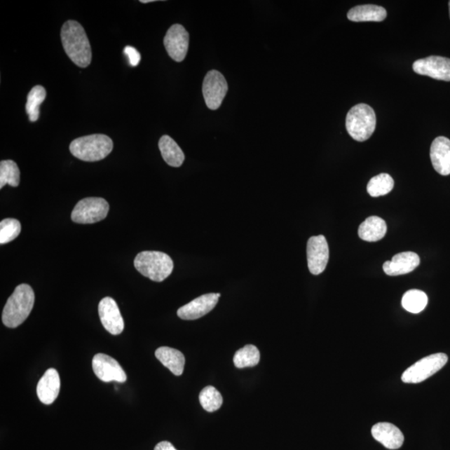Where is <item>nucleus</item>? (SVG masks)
Wrapping results in <instances>:
<instances>
[{
	"label": "nucleus",
	"mask_w": 450,
	"mask_h": 450,
	"mask_svg": "<svg viewBox=\"0 0 450 450\" xmlns=\"http://www.w3.org/2000/svg\"><path fill=\"white\" fill-rule=\"evenodd\" d=\"M432 165L436 172L443 176L450 175V139L439 136L433 141L430 147Z\"/></svg>",
	"instance_id": "15"
},
{
	"label": "nucleus",
	"mask_w": 450,
	"mask_h": 450,
	"mask_svg": "<svg viewBox=\"0 0 450 450\" xmlns=\"http://www.w3.org/2000/svg\"><path fill=\"white\" fill-rule=\"evenodd\" d=\"M200 404L207 412H214L221 407L223 397L213 386H207L200 392Z\"/></svg>",
	"instance_id": "28"
},
{
	"label": "nucleus",
	"mask_w": 450,
	"mask_h": 450,
	"mask_svg": "<svg viewBox=\"0 0 450 450\" xmlns=\"http://www.w3.org/2000/svg\"><path fill=\"white\" fill-rule=\"evenodd\" d=\"M220 294H207L193 299V301L185 304L179 308L177 312L180 319L184 320H195L209 314L218 304Z\"/></svg>",
	"instance_id": "14"
},
{
	"label": "nucleus",
	"mask_w": 450,
	"mask_h": 450,
	"mask_svg": "<svg viewBox=\"0 0 450 450\" xmlns=\"http://www.w3.org/2000/svg\"><path fill=\"white\" fill-rule=\"evenodd\" d=\"M154 450H177L175 448L174 445L168 441H163V442L158 443Z\"/></svg>",
	"instance_id": "31"
},
{
	"label": "nucleus",
	"mask_w": 450,
	"mask_h": 450,
	"mask_svg": "<svg viewBox=\"0 0 450 450\" xmlns=\"http://www.w3.org/2000/svg\"><path fill=\"white\" fill-rule=\"evenodd\" d=\"M449 16H450V1L449 2Z\"/></svg>",
	"instance_id": "33"
},
{
	"label": "nucleus",
	"mask_w": 450,
	"mask_h": 450,
	"mask_svg": "<svg viewBox=\"0 0 450 450\" xmlns=\"http://www.w3.org/2000/svg\"><path fill=\"white\" fill-rule=\"evenodd\" d=\"M358 233L361 240L367 242H376L386 236L387 224L383 219L377 217V216H371L360 225Z\"/></svg>",
	"instance_id": "19"
},
{
	"label": "nucleus",
	"mask_w": 450,
	"mask_h": 450,
	"mask_svg": "<svg viewBox=\"0 0 450 450\" xmlns=\"http://www.w3.org/2000/svg\"><path fill=\"white\" fill-rule=\"evenodd\" d=\"M329 250L327 240L324 236L310 238L307 244L308 267L312 275L323 273L327 266Z\"/></svg>",
	"instance_id": "9"
},
{
	"label": "nucleus",
	"mask_w": 450,
	"mask_h": 450,
	"mask_svg": "<svg viewBox=\"0 0 450 450\" xmlns=\"http://www.w3.org/2000/svg\"><path fill=\"white\" fill-rule=\"evenodd\" d=\"M34 292L29 285L16 287L4 308L2 321L8 328H17L27 319L33 310Z\"/></svg>",
	"instance_id": "2"
},
{
	"label": "nucleus",
	"mask_w": 450,
	"mask_h": 450,
	"mask_svg": "<svg viewBox=\"0 0 450 450\" xmlns=\"http://www.w3.org/2000/svg\"><path fill=\"white\" fill-rule=\"evenodd\" d=\"M428 296L425 292L418 289L407 291L402 298V306L406 311L418 314L426 308Z\"/></svg>",
	"instance_id": "24"
},
{
	"label": "nucleus",
	"mask_w": 450,
	"mask_h": 450,
	"mask_svg": "<svg viewBox=\"0 0 450 450\" xmlns=\"http://www.w3.org/2000/svg\"><path fill=\"white\" fill-rule=\"evenodd\" d=\"M189 34L184 26L176 24L167 31L164 45L168 54L176 62H182L187 55Z\"/></svg>",
	"instance_id": "12"
},
{
	"label": "nucleus",
	"mask_w": 450,
	"mask_h": 450,
	"mask_svg": "<svg viewBox=\"0 0 450 450\" xmlns=\"http://www.w3.org/2000/svg\"><path fill=\"white\" fill-rule=\"evenodd\" d=\"M260 354L257 347L248 345L240 348L233 357V364L238 369L254 367L259 363Z\"/></svg>",
	"instance_id": "26"
},
{
	"label": "nucleus",
	"mask_w": 450,
	"mask_h": 450,
	"mask_svg": "<svg viewBox=\"0 0 450 450\" xmlns=\"http://www.w3.org/2000/svg\"><path fill=\"white\" fill-rule=\"evenodd\" d=\"M162 157L168 165L172 167H180L185 160L183 150L180 149L178 144L168 135L161 137L158 142Z\"/></svg>",
	"instance_id": "22"
},
{
	"label": "nucleus",
	"mask_w": 450,
	"mask_h": 450,
	"mask_svg": "<svg viewBox=\"0 0 450 450\" xmlns=\"http://www.w3.org/2000/svg\"><path fill=\"white\" fill-rule=\"evenodd\" d=\"M60 390V379L58 371L55 369H48L39 379L37 386V395L43 404L50 405L58 398Z\"/></svg>",
	"instance_id": "18"
},
{
	"label": "nucleus",
	"mask_w": 450,
	"mask_h": 450,
	"mask_svg": "<svg viewBox=\"0 0 450 450\" xmlns=\"http://www.w3.org/2000/svg\"><path fill=\"white\" fill-rule=\"evenodd\" d=\"M447 362L448 356L444 353L425 357L406 369L401 379L406 383H421L439 371Z\"/></svg>",
	"instance_id": "6"
},
{
	"label": "nucleus",
	"mask_w": 450,
	"mask_h": 450,
	"mask_svg": "<svg viewBox=\"0 0 450 450\" xmlns=\"http://www.w3.org/2000/svg\"><path fill=\"white\" fill-rule=\"evenodd\" d=\"M346 126L351 138L364 142L372 136L376 127L374 110L366 104L354 106L347 114Z\"/></svg>",
	"instance_id": "5"
},
{
	"label": "nucleus",
	"mask_w": 450,
	"mask_h": 450,
	"mask_svg": "<svg viewBox=\"0 0 450 450\" xmlns=\"http://www.w3.org/2000/svg\"><path fill=\"white\" fill-rule=\"evenodd\" d=\"M125 54L127 55L128 59L130 60V64L132 66H137L139 64L141 56L138 50L134 47L126 46L123 50Z\"/></svg>",
	"instance_id": "30"
},
{
	"label": "nucleus",
	"mask_w": 450,
	"mask_h": 450,
	"mask_svg": "<svg viewBox=\"0 0 450 450\" xmlns=\"http://www.w3.org/2000/svg\"><path fill=\"white\" fill-rule=\"evenodd\" d=\"M113 148L112 139L107 135L100 134L81 137L73 140L69 145L73 156L86 162L104 160L112 152Z\"/></svg>",
	"instance_id": "3"
},
{
	"label": "nucleus",
	"mask_w": 450,
	"mask_h": 450,
	"mask_svg": "<svg viewBox=\"0 0 450 450\" xmlns=\"http://www.w3.org/2000/svg\"><path fill=\"white\" fill-rule=\"evenodd\" d=\"M420 256L414 252H403L394 256L390 261L383 264V271L387 275L398 276L411 273L420 266Z\"/></svg>",
	"instance_id": "16"
},
{
	"label": "nucleus",
	"mask_w": 450,
	"mask_h": 450,
	"mask_svg": "<svg viewBox=\"0 0 450 450\" xmlns=\"http://www.w3.org/2000/svg\"><path fill=\"white\" fill-rule=\"evenodd\" d=\"M20 171L16 163L13 161H2L0 163V189L6 184L12 187L19 186Z\"/></svg>",
	"instance_id": "27"
},
{
	"label": "nucleus",
	"mask_w": 450,
	"mask_h": 450,
	"mask_svg": "<svg viewBox=\"0 0 450 450\" xmlns=\"http://www.w3.org/2000/svg\"><path fill=\"white\" fill-rule=\"evenodd\" d=\"M372 436L378 442L389 449H398L404 444V437L395 425L390 423H378L372 427Z\"/></svg>",
	"instance_id": "17"
},
{
	"label": "nucleus",
	"mask_w": 450,
	"mask_h": 450,
	"mask_svg": "<svg viewBox=\"0 0 450 450\" xmlns=\"http://www.w3.org/2000/svg\"><path fill=\"white\" fill-rule=\"evenodd\" d=\"M135 267L141 275L156 282H162L174 270L173 260L165 253L158 251H143L137 254Z\"/></svg>",
	"instance_id": "4"
},
{
	"label": "nucleus",
	"mask_w": 450,
	"mask_h": 450,
	"mask_svg": "<svg viewBox=\"0 0 450 450\" xmlns=\"http://www.w3.org/2000/svg\"><path fill=\"white\" fill-rule=\"evenodd\" d=\"M109 205L102 198H86L79 201L72 212L71 219L77 224H95L108 215Z\"/></svg>",
	"instance_id": "7"
},
{
	"label": "nucleus",
	"mask_w": 450,
	"mask_h": 450,
	"mask_svg": "<svg viewBox=\"0 0 450 450\" xmlns=\"http://www.w3.org/2000/svg\"><path fill=\"white\" fill-rule=\"evenodd\" d=\"M61 41L66 55L74 64L86 68L91 63L92 50L85 29L77 21L65 22L61 29Z\"/></svg>",
	"instance_id": "1"
},
{
	"label": "nucleus",
	"mask_w": 450,
	"mask_h": 450,
	"mask_svg": "<svg viewBox=\"0 0 450 450\" xmlns=\"http://www.w3.org/2000/svg\"><path fill=\"white\" fill-rule=\"evenodd\" d=\"M156 356L176 376L183 374L185 358L180 351L170 347H161L156 351Z\"/></svg>",
	"instance_id": "21"
},
{
	"label": "nucleus",
	"mask_w": 450,
	"mask_h": 450,
	"mask_svg": "<svg viewBox=\"0 0 450 450\" xmlns=\"http://www.w3.org/2000/svg\"><path fill=\"white\" fill-rule=\"evenodd\" d=\"M348 19L353 22H381L387 17L385 8L374 4H365L351 8Z\"/></svg>",
	"instance_id": "20"
},
{
	"label": "nucleus",
	"mask_w": 450,
	"mask_h": 450,
	"mask_svg": "<svg viewBox=\"0 0 450 450\" xmlns=\"http://www.w3.org/2000/svg\"><path fill=\"white\" fill-rule=\"evenodd\" d=\"M47 93L41 86H36L30 90L26 104V113L28 114L30 122H36L39 117V106L46 99Z\"/></svg>",
	"instance_id": "23"
},
{
	"label": "nucleus",
	"mask_w": 450,
	"mask_h": 450,
	"mask_svg": "<svg viewBox=\"0 0 450 450\" xmlns=\"http://www.w3.org/2000/svg\"><path fill=\"white\" fill-rule=\"evenodd\" d=\"M228 91L226 79L217 70H210L203 83V95L207 107L216 110L220 107Z\"/></svg>",
	"instance_id": "8"
},
{
	"label": "nucleus",
	"mask_w": 450,
	"mask_h": 450,
	"mask_svg": "<svg viewBox=\"0 0 450 450\" xmlns=\"http://www.w3.org/2000/svg\"><path fill=\"white\" fill-rule=\"evenodd\" d=\"M99 315L101 323L109 333L118 335L125 329V322L114 299L105 297L101 300L99 304Z\"/></svg>",
	"instance_id": "13"
},
{
	"label": "nucleus",
	"mask_w": 450,
	"mask_h": 450,
	"mask_svg": "<svg viewBox=\"0 0 450 450\" xmlns=\"http://www.w3.org/2000/svg\"><path fill=\"white\" fill-rule=\"evenodd\" d=\"M413 70L438 81H450V59L445 57L430 56L418 60L413 64Z\"/></svg>",
	"instance_id": "11"
},
{
	"label": "nucleus",
	"mask_w": 450,
	"mask_h": 450,
	"mask_svg": "<svg viewBox=\"0 0 450 450\" xmlns=\"http://www.w3.org/2000/svg\"><path fill=\"white\" fill-rule=\"evenodd\" d=\"M21 232V224L15 219H6L0 223V244L6 245L16 239Z\"/></svg>",
	"instance_id": "29"
},
{
	"label": "nucleus",
	"mask_w": 450,
	"mask_h": 450,
	"mask_svg": "<svg viewBox=\"0 0 450 450\" xmlns=\"http://www.w3.org/2000/svg\"><path fill=\"white\" fill-rule=\"evenodd\" d=\"M394 186L395 181L390 175L381 174L369 180L367 191L372 197L383 196L391 192Z\"/></svg>",
	"instance_id": "25"
},
{
	"label": "nucleus",
	"mask_w": 450,
	"mask_h": 450,
	"mask_svg": "<svg viewBox=\"0 0 450 450\" xmlns=\"http://www.w3.org/2000/svg\"><path fill=\"white\" fill-rule=\"evenodd\" d=\"M140 2L143 4H147V3L154 2V0H147V1L146 0H142V1H140Z\"/></svg>",
	"instance_id": "32"
},
{
	"label": "nucleus",
	"mask_w": 450,
	"mask_h": 450,
	"mask_svg": "<svg viewBox=\"0 0 450 450\" xmlns=\"http://www.w3.org/2000/svg\"><path fill=\"white\" fill-rule=\"evenodd\" d=\"M93 370L100 381L125 383L127 375L118 362L104 354H97L92 361Z\"/></svg>",
	"instance_id": "10"
}]
</instances>
